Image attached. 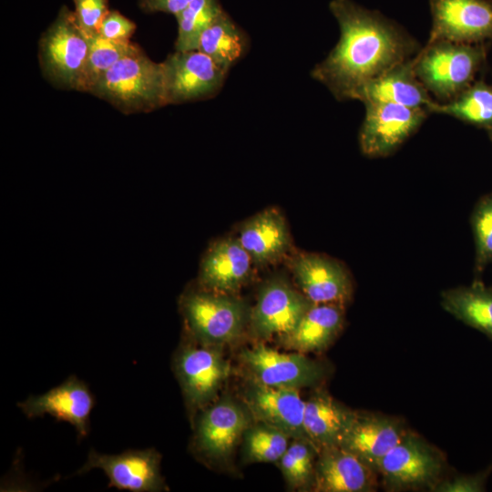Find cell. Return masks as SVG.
<instances>
[{
  "label": "cell",
  "mask_w": 492,
  "mask_h": 492,
  "mask_svg": "<svg viewBox=\"0 0 492 492\" xmlns=\"http://www.w3.org/2000/svg\"><path fill=\"white\" fill-rule=\"evenodd\" d=\"M90 94L129 115L149 113L167 106L162 62L143 50L117 61L93 86Z\"/></svg>",
  "instance_id": "obj_2"
},
{
  "label": "cell",
  "mask_w": 492,
  "mask_h": 492,
  "mask_svg": "<svg viewBox=\"0 0 492 492\" xmlns=\"http://www.w3.org/2000/svg\"><path fill=\"white\" fill-rule=\"evenodd\" d=\"M440 455L420 436L407 432L380 461L376 472L392 490L434 487L443 469Z\"/></svg>",
  "instance_id": "obj_10"
},
{
  "label": "cell",
  "mask_w": 492,
  "mask_h": 492,
  "mask_svg": "<svg viewBox=\"0 0 492 492\" xmlns=\"http://www.w3.org/2000/svg\"><path fill=\"white\" fill-rule=\"evenodd\" d=\"M344 323L343 305L312 304L288 334L278 339L285 349L302 354L324 351L339 334Z\"/></svg>",
  "instance_id": "obj_24"
},
{
  "label": "cell",
  "mask_w": 492,
  "mask_h": 492,
  "mask_svg": "<svg viewBox=\"0 0 492 492\" xmlns=\"http://www.w3.org/2000/svg\"><path fill=\"white\" fill-rule=\"evenodd\" d=\"M88 39L74 15L62 6L39 39L44 77L55 87L79 91L88 55Z\"/></svg>",
  "instance_id": "obj_4"
},
{
  "label": "cell",
  "mask_w": 492,
  "mask_h": 492,
  "mask_svg": "<svg viewBox=\"0 0 492 492\" xmlns=\"http://www.w3.org/2000/svg\"><path fill=\"white\" fill-rule=\"evenodd\" d=\"M243 402L254 421L276 427L291 438L308 439L303 425L305 400L300 389L268 386L250 380Z\"/></svg>",
  "instance_id": "obj_16"
},
{
  "label": "cell",
  "mask_w": 492,
  "mask_h": 492,
  "mask_svg": "<svg viewBox=\"0 0 492 492\" xmlns=\"http://www.w3.org/2000/svg\"><path fill=\"white\" fill-rule=\"evenodd\" d=\"M490 469L474 476H460L443 482L433 488L445 492H479L485 490V484Z\"/></svg>",
  "instance_id": "obj_35"
},
{
  "label": "cell",
  "mask_w": 492,
  "mask_h": 492,
  "mask_svg": "<svg viewBox=\"0 0 492 492\" xmlns=\"http://www.w3.org/2000/svg\"><path fill=\"white\" fill-rule=\"evenodd\" d=\"M471 224L476 244V270L480 272L492 261V192L475 206Z\"/></svg>",
  "instance_id": "obj_32"
},
{
  "label": "cell",
  "mask_w": 492,
  "mask_h": 492,
  "mask_svg": "<svg viewBox=\"0 0 492 492\" xmlns=\"http://www.w3.org/2000/svg\"><path fill=\"white\" fill-rule=\"evenodd\" d=\"M355 411L343 405L327 391L316 389L305 400L303 425L306 436L318 451L341 446Z\"/></svg>",
  "instance_id": "obj_22"
},
{
  "label": "cell",
  "mask_w": 492,
  "mask_h": 492,
  "mask_svg": "<svg viewBox=\"0 0 492 492\" xmlns=\"http://www.w3.org/2000/svg\"><path fill=\"white\" fill-rule=\"evenodd\" d=\"M160 454L154 448L128 450L117 455L91 449L77 475L98 468L108 477V487L132 492L162 491L167 487L160 473Z\"/></svg>",
  "instance_id": "obj_13"
},
{
  "label": "cell",
  "mask_w": 492,
  "mask_h": 492,
  "mask_svg": "<svg viewBox=\"0 0 492 492\" xmlns=\"http://www.w3.org/2000/svg\"><path fill=\"white\" fill-rule=\"evenodd\" d=\"M88 55L79 92H87L100 77L122 57L138 53L142 49L129 40H111L97 32L87 33Z\"/></svg>",
  "instance_id": "obj_27"
},
{
  "label": "cell",
  "mask_w": 492,
  "mask_h": 492,
  "mask_svg": "<svg viewBox=\"0 0 492 492\" xmlns=\"http://www.w3.org/2000/svg\"><path fill=\"white\" fill-rule=\"evenodd\" d=\"M74 15L80 27L87 33L97 32L109 11L108 0H73Z\"/></svg>",
  "instance_id": "obj_33"
},
{
  "label": "cell",
  "mask_w": 492,
  "mask_h": 492,
  "mask_svg": "<svg viewBox=\"0 0 492 492\" xmlns=\"http://www.w3.org/2000/svg\"><path fill=\"white\" fill-rule=\"evenodd\" d=\"M318 449L305 438H292L278 466L291 489L312 490Z\"/></svg>",
  "instance_id": "obj_29"
},
{
  "label": "cell",
  "mask_w": 492,
  "mask_h": 492,
  "mask_svg": "<svg viewBox=\"0 0 492 492\" xmlns=\"http://www.w3.org/2000/svg\"><path fill=\"white\" fill-rule=\"evenodd\" d=\"M219 0H193L179 14L176 51L197 50L203 31L223 12Z\"/></svg>",
  "instance_id": "obj_31"
},
{
  "label": "cell",
  "mask_w": 492,
  "mask_h": 492,
  "mask_svg": "<svg viewBox=\"0 0 492 492\" xmlns=\"http://www.w3.org/2000/svg\"><path fill=\"white\" fill-rule=\"evenodd\" d=\"M433 19L428 42L469 44L492 37L489 0H430Z\"/></svg>",
  "instance_id": "obj_14"
},
{
  "label": "cell",
  "mask_w": 492,
  "mask_h": 492,
  "mask_svg": "<svg viewBox=\"0 0 492 492\" xmlns=\"http://www.w3.org/2000/svg\"><path fill=\"white\" fill-rule=\"evenodd\" d=\"M180 309L190 337L205 345L222 347L249 325L247 304L231 293L190 290L180 299Z\"/></svg>",
  "instance_id": "obj_3"
},
{
  "label": "cell",
  "mask_w": 492,
  "mask_h": 492,
  "mask_svg": "<svg viewBox=\"0 0 492 492\" xmlns=\"http://www.w3.org/2000/svg\"><path fill=\"white\" fill-rule=\"evenodd\" d=\"M95 399L87 385L71 375L59 385L40 395H30L17 403L28 418L49 415L58 421L71 424L79 438L85 437L89 429V416Z\"/></svg>",
  "instance_id": "obj_17"
},
{
  "label": "cell",
  "mask_w": 492,
  "mask_h": 492,
  "mask_svg": "<svg viewBox=\"0 0 492 492\" xmlns=\"http://www.w3.org/2000/svg\"><path fill=\"white\" fill-rule=\"evenodd\" d=\"M329 8L338 22L340 37L311 75L336 99H355L369 81L410 59L414 41L379 13L351 0H332Z\"/></svg>",
  "instance_id": "obj_1"
},
{
  "label": "cell",
  "mask_w": 492,
  "mask_h": 492,
  "mask_svg": "<svg viewBox=\"0 0 492 492\" xmlns=\"http://www.w3.org/2000/svg\"><path fill=\"white\" fill-rule=\"evenodd\" d=\"M407 432L404 425L395 417L355 411L341 446L354 454L376 472L381 459Z\"/></svg>",
  "instance_id": "obj_18"
},
{
  "label": "cell",
  "mask_w": 492,
  "mask_h": 492,
  "mask_svg": "<svg viewBox=\"0 0 492 492\" xmlns=\"http://www.w3.org/2000/svg\"><path fill=\"white\" fill-rule=\"evenodd\" d=\"M136 30V24L118 12L109 10L103 17L97 33L111 40H129Z\"/></svg>",
  "instance_id": "obj_34"
},
{
  "label": "cell",
  "mask_w": 492,
  "mask_h": 492,
  "mask_svg": "<svg viewBox=\"0 0 492 492\" xmlns=\"http://www.w3.org/2000/svg\"><path fill=\"white\" fill-rule=\"evenodd\" d=\"M290 268L300 291L312 303L344 306L351 299L352 281L339 261L321 254L302 252L292 259Z\"/></svg>",
  "instance_id": "obj_15"
},
{
  "label": "cell",
  "mask_w": 492,
  "mask_h": 492,
  "mask_svg": "<svg viewBox=\"0 0 492 492\" xmlns=\"http://www.w3.org/2000/svg\"><path fill=\"white\" fill-rule=\"evenodd\" d=\"M482 56L481 49L470 44L427 42L413 58L414 71L428 92L448 102L469 87Z\"/></svg>",
  "instance_id": "obj_5"
},
{
  "label": "cell",
  "mask_w": 492,
  "mask_h": 492,
  "mask_svg": "<svg viewBox=\"0 0 492 492\" xmlns=\"http://www.w3.org/2000/svg\"><path fill=\"white\" fill-rule=\"evenodd\" d=\"M252 421L245 405L222 397L202 409L195 425L192 447L208 460L228 459Z\"/></svg>",
  "instance_id": "obj_9"
},
{
  "label": "cell",
  "mask_w": 492,
  "mask_h": 492,
  "mask_svg": "<svg viewBox=\"0 0 492 492\" xmlns=\"http://www.w3.org/2000/svg\"><path fill=\"white\" fill-rule=\"evenodd\" d=\"M355 99L363 103H390L425 109L435 102L417 78L413 59L400 63L369 81L357 92Z\"/></svg>",
  "instance_id": "obj_21"
},
{
  "label": "cell",
  "mask_w": 492,
  "mask_h": 492,
  "mask_svg": "<svg viewBox=\"0 0 492 492\" xmlns=\"http://www.w3.org/2000/svg\"><path fill=\"white\" fill-rule=\"evenodd\" d=\"M441 304L455 318L492 339V289L482 282L444 291Z\"/></svg>",
  "instance_id": "obj_25"
},
{
  "label": "cell",
  "mask_w": 492,
  "mask_h": 492,
  "mask_svg": "<svg viewBox=\"0 0 492 492\" xmlns=\"http://www.w3.org/2000/svg\"><path fill=\"white\" fill-rule=\"evenodd\" d=\"M245 32L223 11L201 34L197 50L228 70L246 53Z\"/></svg>",
  "instance_id": "obj_26"
},
{
  "label": "cell",
  "mask_w": 492,
  "mask_h": 492,
  "mask_svg": "<svg viewBox=\"0 0 492 492\" xmlns=\"http://www.w3.org/2000/svg\"><path fill=\"white\" fill-rule=\"evenodd\" d=\"M252 262L265 265L281 259L291 247V235L282 212L272 207L255 214L238 237Z\"/></svg>",
  "instance_id": "obj_23"
},
{
  "label": "cell",
  "mask_w": 492,
  "mask_h": 492,
  "mask_svg": "<svg viewBox=\"0 0 492 492\" xmlns=\"http://www.w3.org/2000/svg\"><path fill=\"white\" fill-rule=\"evenodd\" d=\"M251 258L238 238H224L210 245L202 258L200 286L213 292L232 293L251 274Z\"/></svg>",
  "instance_id": "obj_20"
},
{
  "label": "cell",
  "mask_w": 492,
  "mask_h": 492,
  "mask_svg": "<svg viewBox=\"0 0 492 492\" xmlns=\"http://www.w3.org/2000/svg\"><path fill=\"white\" fill-rule=\"evenodd\" d=\"M359 133L362 152L372 158L385 157L396 150L421 126L428 113L423 108L367 102Z\"/></svg>",
  "instance_id": "obj_12"
},
{
  "label": "cell",
  "mask_w": 492,
  "mask_h": 492,
  "mask_svg": "<svg viewBox=\"0 0 492 492\" xmlns=\"http://www.w3.org/2000/svg\"><path fill=\"white\" fill-rule=\"evenodd\" d=\"M221 348L190 338L175 354L174 371L191 414L210 405L229 376L230 365Z\"/></svg>",
  "instance_id": "obj_6"
},
{
  "label": "cell",
  "mask_w": 492,
  "mask_h": 492,
  "mask_svg": "<svg viewBox=\"0 0 492 492\" xmlns=\"http://www.w3.org/2000/svg\"><path fill=\"white\" fill-rule=\"evenodd\" d=\"M240 360L250 380L268 386L300 390L318 386L327 373L323 364L306 354L279 352L260 343L244 348Z\"/></svg>",
  "instance_id": "obj_7"
},
{
  "label": "cell",
  "mask_w": 492,
  "mask_h": 492,
  "mask_svg": "<svg viewBox=\"0 0 492 492\" xmlns=\"http://www.w3.org/2000/svg\"><path fill=\"white\" fill-rule=\"evenodd\" d=\"M292 439L282 430L253 420L241 440L244 459L251 463L278 462Z\"/></svg>",
  "instance_id": "obj_30"
},
{
  "label": "cell",
  "mask_w": 492,
  "mask_h": 492,
  "mask_svg": "<svg viewBox=\"0 0 492 492\" xmlns=\"http://www.w3.org/2000/svg\"><path fill=\"white\" fill-rule=\"evenodd\" d=\"M193 0H138L140 9L145 13L162 12L177 15Z\"/></svg>",
  "instance_id": "obj_36"
},
{
  "label": "cell",
  "mask_w": 492,
  "mask_h": 492,
  "mask_svg": "<svg viewBox=\"0 0 492 492\" xmlns=\"http://www.w3.org/2000/svg\"><path fill=\"white\" fill-rule=\"evenodd\" d=\"M312 304L283 278H272L260 289L248 326L259 340H278L295 328Z\"/></svg>",
  "instance_id": "obj_11"
},
{
  "label": "cell",
  "mask_w": 492,
  "mask_h": 492,
  "mask_svg": "<svg viewBox=\"0 0 492 492\" xmlns=\"http://www.w3.org/2000/svg\"><path fill=\"white\" fill-rule=\"evenodd\" d=\"M376 472L341 446L318 451L312 491L368 492L376 485Z\"/></svg>",
  "instance_id": "obj_19"
},
{
  "label": "cell",
  "mask_w": 492,
  "mask_h": 492,
  "mask_svg": "<svg viewBox=\"0 0 492 492\" xmlns=\"http://www.w3.org/2000/svg\"><path fill=\"white\" fill-rule=\"evenodd\" d=\"M162 66L167 106L215 97L229 72L199 50L175 51Z\"/></svg>",
  "instance_id": "obj_8"
},
{
  "label": "cell",
  "mask_w": 492,
  "mask_h": 492,
  "mask_svg": "<svg viewBox=\"0 0 492 492\" xmlns=\"http://www.w3.org/2000/svg\"><path fill=\"white\" fill-rule=\"evenodd\" d=\"M491 129H492V127H491Z\"/></svg>",
  "instance_id": "obj_37"
},
{
  "label": "cell",
  "mask_w": 492,
  "mask_h": 492,
  "mask_svg": "<svg viewBox=\"0 0 492 492\" xmlns=\"http://www.w3.org/2000/svg\"><path fill=\"white\" fill-rule=\"evenodd\" d=\"M428 112L455 117L471 124L492 127V87L482 82L469 86L454 99L434 102Z\"/></svg>",
  "instance_id": "obj_28"
}]
</instances>
